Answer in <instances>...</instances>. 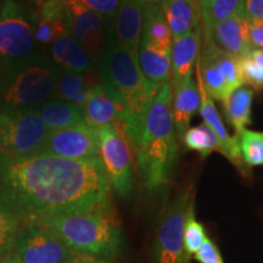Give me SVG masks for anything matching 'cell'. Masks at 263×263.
<instances>
[{
	"label": "cell",
	"instance_id": "obj_29",
	"mask_svg": "<svg viewBox=\"0 0 263 263\" xmlns=\"http://www.w3.org/2000/svg\"><path fill=\"white\" fill-rule=\"evenodd\" d=\"M235 137L246 166H263V132L245 128L238 132Z\"/></svg>",
	"mask_w": 263,
	"mask_h": 263
},
{
	"label": "cell",
	"instance_id": "obj_9",
	"mask_svg": "<svg viewBox=\"0 0 263 263\" xmlns=\"http://www.w3.org/2000/svg\"><path fill=\"white\" fill-rule=\"evenodd\" d=\"M100 157L111 188L118 196L126 197L133 189V166L130 144L116 126L98 128Z\"/></svg>",
	"mask_w": 263,
	"mask_h": 263
},
{
	"label": "cell",
	"instance_id": "obj_26",
	"mask_svg": "<svg viewBox=\"0 0 263 263\" xmlns=\"http://www.w3.org/2000/svg\"><path fill=\"white\" fill-rule=\"evenodd\" d=\"M84 123L91 128L108 126V124H120L122 122V115L120 108L114 103L112 99L105 93L103 85L95 88L89 100L83 106Z\"/></svg>",
	"mask_w": 263,
	"mask_h": 263
},
{
	"label": "cell",
	"instance_id": "obj_11",
	"mask_svg": "<svg viewBox=\"0 0 263 263\" xmlns=\"http://www.w3.org/2000/svg\"><path fill=\"white\" fill-rule=\"evenodd\" d=\"M14 254L24 263H70L76 255L58 235L38 223L24 224Z\"/></svg>",
	"mask_w": 263,
	"mask_h": 263
},
{
	"label": "cell",
	"instance_id": "obj_33",
	"mask_svg": "<svg viewBox=\"0 0 263 263\" xmlns=\"http://www.w3.org/2000/svg\"><path fill=\"white\" fill-rule=\"evenodd\" d=\"M65 4L78 5L114 22L121 0H64Z\"/></svg>",
	"mask_w": 263,
	"mask_h": 263
},
{
	"label": "cell",
	"instance_id": "obj_25",
	"mask_svg": "<svg viewBox=\"0 0 263 263\" xmlns=\"http://www.w3.org/2000/svg\"><path fill=\"white\" fill-rule=\"evenodd\" d=\"M137 58L141 72L155 89L171 81V50L140 43Z\"/></svg>",
	"mask_w": 263,
	"mask_h": 263
},
{
	"label": "cell",
	"instance_id": "obj_8",
	"mask_svg": "<svg viewBox=\"0 0 263 263\" xmlns=\"http://www.w3.org/2000/svg\"><path fill=\"white\" fill-rule=\"evenodd\" d=\"M195 66L206 91L215 100L223 103L233 91L245 84L239 59L209 41L202 39L201 51Z\"/></svg>",
	"mask_w": 263,
	"mask_h": 263
},
{
	"label": "cell",
	"instance_id": "obj_3",
	"mask_svg": "<svg viewBox=\"0 0 263 263\" xmlns=\"http://www.w3.org/2000/svg\"><path fill=\"white\" fill-rule=\"evenodd\" d=\"M141 180L150 192L170 183L178 154L172 116V85L164 83L154 98L143 133L134 147Z\"/></svg>",
	"mask_w": 263,
	"mask_h": 263
},
{
	"label": "cell",
	"instance_id": "obj_35",
	"mask_svg": "<svg viewBox=\"0 0 263 263\" xmlns=\"http://www.w3.org/2000/svg\"><path fill=\"white\" fill-rule=\"evenodd\" d=\"M195 258L200 263H224L221 256V252L217 249L215 242L207 238L203 242L202 248L197 252Z\"/></svg>",
	"mask_w": 263,
	"mask_h": 263
},
{
	"label": "cell",
	"instance_id": "obj_17",
	"mask_svg": "<svg viewBox=\"0 0 263 263\" xmlns=\"http://www.w3.org/2000/svg\"><path fill=\"white\" fill-rule=\"evenodd\" d=\"M33 35L38 45H51L62 35L68 34L67 9L64 0H47L37 16H32Z\"/></svg>",
	"mask_w": 263,
	"mask_h": 263
},
{
	"label": "cell",
	"instance_id": "obj_7",
	"mask_svg": "<svg viewBox=\"0 0 263 263\" xmlns=\"http://www.w3.org/2000/svg\"><path fill=\"white\" fill-rule=\"evenodd\" d=\"M49 133L35 107L0 108V153L14 156L39 155Z\"/></svg>",
	"mask_w": 263,
	"mask_h": 263
},
{
	"label": "cell",
	"instance_id": "obj_27",
	"mask_svg": "<svg viewBox=\"0 0 263 263\" xmlns=\"http://www.w3.org/2000/svg\"><path fill=\"white\" fill-rule=\"evenodd\" d=\"M252 100L254 90L246 87H240L223 101V110L227 121L234 128L236 133L251 124Z\"/></svg>",
	"mask_w": 263,
	"mask_h": 263
},
{
	"label": "cell",
	"instance_id": "obj_34",
	"mask_svg": "<svg viewBox=\"0 0 263 263\" xmlns=\"http://www.w3.org/2000/svg\"><path fill=\"white\" fill-rule=\"evenodd\" d=\"M239 67L245 84H249L256 90L263 89V68L261 66L249 57H244L239 59Z\"/></svg>",
	"mask_w": 263,
	"mask_h": 263
},
{
	"label": "cell",
	"instance_id": "obj_19",
	"mask_svg": "<svg viewBox=\"0 0 263 263\" xmlns=\"http://www.w3.org/2000/svg\"><path fill=\"white\" fill-rule=\"evenodd\" d=\"M201 98L193 76L172 88V116L177 134L183 139L189 129L192 118L200 110Z\"/></svg>",
	"mask_w": 263,
	"mask_h": 263
},
{
	"label": "cell",
	"instance_id": "obj_37",
	"mask_svg": "<svg viewBox=\"0 0 263 263\" xmlns=\"http://www.w3.org/2000/svg\"><path fill=\"white\" fill-rule=\"evenodd\" d=\"M249 37L252 47L263 49V21L250 24Z\"/></svg>",
	"mask_w": 263,
	"mask_h": 263
},
{
	"label": "cell",
	"instance_id": "obj_1",
	"mask_svg": "<svg viewBox=\"0 0 263 263\" xmlns=\"http://www.w3.org/2000/svg\"><path fill=\"white\" fill-rule=\"evenodd\" d=\"M111 189L100 157L0 153V205L22 224L110 207Z\"/></svg>",
	"mask_w": 263,
	"mask_h": 263
},
{
	"label": "cell",
	"instance_id": "obj_23",
	"mask_svg": "<svg viewBox=\"0 0 263 263\" xmlns=\"http://www.w3.org/2000/svg\"><path fill=\"white\" fill-rule=\"evenodd\" d=\"M39 118L49 132L61 130L84 123L83 106L62 99H49L35 107Z\"/></svg>",
	"mask_w": 263,
	"mask_h": 263
},
{
	"label": "cell",
	"instance_id": "obj_4",
	"mask_svg": "<svg viewBox=\"0 0 263 263\" xmlns=\"http://www.w3.org/2000/svg\"><path fill=\"white\" fill-rule=\"evenodd\" d=\"M45 228L58 235L74 254L112 258L122 246V233L110 207L43 219Z\"/></svg>",
	"mask_w": 263,
	"mask_h": 263
},
{
	"label": "cell",
	"instance_id": "obj_40",
	"mask_svg": "<svg viewBox=\"0 0 263 263\" xmlns=\"http://www.w3.org/2000/svg\"><path fill=\"white\" fill-rule=\"evenodd\" d=\"M0 263H24L15 254L0 256Z\"/></svg>",
	"mask_w": 263,
	"mask_h": 263
},
{
	"label": "cell",
	"instance_id": "obj_36",
	"mask_svg": "<svg viewBox=\"0 0 263 263\" xmlns=\"http://www.w3.org/2000/svg\"><path fill=\"white\" fill-rule=\"evenodd\" d=\"M244 9L250 24L263 21V0H244Z\"/></svg>",
	"mask_w": 263,
	"mask_h": 263
},
{
	"label": "cell",
	"instance_id": "obj_39",
	"mask_svg": "<svg viewBox=\"0 0 263 263\" xmlns=\"http://www.w3.org/2000/svg\"><path fill=\"white\" fill-rule=\"evenodd\" d=\"M248 57L263 68V49H254Z\"/></svg>",
	"mask_w": 263,
	"mask_h": 263
},
{
	"label": "cell",
	"instance_id": "obj_32",
	"mask_svg": "<svg viewBox=\"0 0 263 263\" xmlns=\"http://www.w3.org/2000/svg\"><path fill=\"white\" fill-rule=\"evenodd\" d=\"M24 224L0 205V256L14 254L17 238Z\"/></svg>",
	"mask_w": 263,
	"mask_h": 263
},
{
	"label": "cell",
	"instance_id": "obj_41",
	"mask_svg": "<svg viewBox=\"0 0 263 263\" xmlns=\"http://www.w3.org/2000/svg\"><path fill=\"white\" fill-rule=\"evenodd\" d=\"M197 3H199V5H200V9H201V11L202 10H205L207 6L210 5V3H211V0H197Z\"/></svg>",
	"mask_w": 263,
	"mask_h": 263
},
{
	"label": "cell",
	"instance_id": "obj_2",
	"mask_svg": "<svg viewBox=\"0 0 263 263\" xmlns=\"http://www.w3.org/2000/svg\"><path fill=\"white\" fill-rule=\"evenodd\" d=\"M98 71L103 89L122 115V122L116 127L134 149L143 133L151 103L159 90L143 74L136 55L121 45L111 32L98 62Z\"/></svg>",
	"mask_w": 263,
	"mask_h": 263
},
{
	"label": "cell",
	"instance_id": "obj_10",
	"mask_svg": "<svg viewBox=\"0 0 263 263\" xmlns=\"http://www.w3.org/2000/svg\"><path fill=\"white\" fill-rule=\"evenodd\" d=\"M192 209L194 192L189 186L171 202L161 218L156 235V263H183V233Z\"/></svg>",
	"mask_w": 263,
	"mask_h": 263
},
{
	"label": "cell",
	"instance_id": "obj_38",
	"mask_svg": "<svg viewBox=\"0 0 263 263\" xmlns=\"http://www.w3.org/2000/svg\"><path fill=\"white\" fill-rule=\"evenodd\" d=\"M70 263H112V262L107 258L95 257V256H90V255L76 254L74 257L71 259Z\"/></svg>",
	"mask_w": 263,
	"mask_h": 263
},
{
	"label": "cell",
	"instance_id": "obj_28",
	"mask_svg": "<svg viewBox=\"0 0 263 263\" xmlns=\"http://www.w3.org/2000/svg\"><path fill=\"white\" fill-rule=\"evenodd\" d=\"M183 143L185 144L188 149L197 151L202 159H205L213 151L221 153V145H219L218 138L213 133L211 128L205 123L189 128L184 134Z\"/></svg>",
	"mask_w": 263,
	"mask_h": 263
},
{
	"label": "cell",
	"instance_id": "obj_16",
	"mask_svg": "<svg viewBox=\"0 0 263 263\" xmlns=\"http://www.w3.org/2000/svg\"><path fill=\"white\" fill-rule=\"evenodd\" d=\"M195 72H196V83L200 90V98H201V104H200L199 112L201 115L203 123L207 124V126L211 128L213 133H215L217 138H218L222 155L226 156L230 162L235 164L241 172L245 173L246 172L245 162L244 160H242L241 154H240L236 137L235 136L230 137L228 134V130H227L221 115H219L218 110H217V107L215 106V103H213V99L210 97L209 93L206 91L201 81V77H200L199 72H197L196 68H195Z\"/></svg>",
	"mask_w": 263,
	"mask_h": 263
},
{
	"label": "cell",
	"instance_id": "obj_18",
	"mask_svg": "<svg viewBox=\"0 0 263 263\" xmlns=\"http://www.w3.org/2000/svg\"><path fill=\"white\" fill-rule=\"evenodd\" d=\"M202 45V28L197 27L183 37L173 39L171 47V85L177 87L180 82L193 76L194 66L199 60Z\"/></svg>",
	"mask_w": 263,
	"mask_h": 263
},
{
	"label": "cell",
	"instance_id": "obj_6",
	"mask_svg": "<svg viewBox=\"0 0 263 263\" xmlns=\"http://www.w3.org/2000/svg\"><path fill=\"white\" fill-rule=\"evenodd\" d=\"M41 54L33 35L32 16L15 0H4L0 8V70Z\"/></svg>",
	"mask_w": 263,
	"mask_h": 263
},
{
	"label": "cell",
	"instance_id": "obj_13",
	"mask_svg": "<svg viewBox=\"0 0 263 263\" xmlns=\"http://www.w3.org/2000/svg\"><path fill=\"white\" fill-rule=\"evenodd\" d=\"M65 5L67 9L70 34L87 50L98 66L106 47L112 22L82 6Z\"/></svg>",
	"mask_w": 263,
	"mask_h": 263
},
{
	"label": "cell",
	"instance_id": "obj_21",
	"mask_svg": "<svg viewBox=\"0 0 263 263\" xmlns=\"http://www.w3.org/2000/svg\"><path fill=\"white\" fill-rule=\"evenodd\" d=\"M100 84L101 80L98 70L82 73L60 71L54 95L68 103L84 106L95 88Z\"/></svg>",
	"mask_w": 263,
	"mask_h": 263
},
{
	"label": "cell",
	"instance_id": "obj_5",
	"mask_svg": "<svg viewBox=\"0 0 263 263\" xmlns=\"http://www.w3.org/2000/svg\"><path fill=\"white\" fill-rule=\"evenodd\" d=\"M59 73L51 59L42 54L0 70V108L39 106L55 94Z\"/></svg>",
	"mask_w": 263,
	"mask_h": 263
},
{
	"label": "cell",
	"instance_id": "obj_14",
	"mask_svg": "<svg viewBox=\"0 0 263 263\" xmlns=\"http://www.w3.org/2000/svg\"><path fill=\"white\" fill-rule=\"evenodd\" d=\"M250 22L244 12L202 29V39L217 45L235 58H244L254 50L249 37Z\"/></svg>",
	"mask_w": 263,
	"mask_h": 263
},
{
	"label": "cell",
	"instance_id": "obj_30",
	"mask_svg": "<svg viewBox=\"0 0 263 263\" xmlns=\"http://www.w3.org/2000/svg\"><path fill=\"white\" fill-rule=\"evenodd\" d=\"M245 14L244 0H211L201 11V28L207 29L238 14Z\"/></svg>",
	"mask_w": 263,
	"mask_h": 263
},
{
	"label": "cell",
	"instance_id": "obj_15",
	"mask_svg": "<svg viewBox=\"0 0 263 263\" xmlns=\"http://www.w3.org/2000/svg\"><path fill=\"white\" fill-rule=\"evenodd\" d=\"M153 0H121L115 15L111 34L114 38L138 57L144 9Z\"/></svg>",
	"mask_w": 263,
	"mask_h": 263
},
{
	"label": "cell",
	"instance_id": "obj_24",
	"mask_svg": "<svg viewBox=\"0 0 263 263\" xmlns=\"http://www.w3.org/2000/svg\"><path fill=\"white\" fill-rule=\"evenodd\" d=\"M172 41L166 16L161 8V0L147 3L144 9L140 43L163 50H171Z\"/></svg>",
	"mask_w": 263,
	"mask_h": 263
},
{
	"label": "cell",
	"instance_id": "obj_20",
	"mask_svg": "<svg viewBox=\"0 0 263 263\" xmlns=\"http://www.w3.org/2000/svg\"><path fill=\"white\" fill-rule=\"evenodd\" d=\"M50 54L52 62L60 71L82 73L98 70L95 61L70 33L52 43Z\"/></svg>",
	"mask_w": 263,
	"mask_h": 263
},
{
	"label": "cell",
	"instance_id": "obj_31",
	"mask_svg": "<svg viewBox=\"0 0 263 263\" xmlns=\"http://www.w3.org/2000/svg\"><path fill=\"white\" fill-rule=\"evenodd\" d=\"M207 239L205 228L200 222L196 221L194 215V209H192L186 217L185 227L183 233V263H189L192 257H195L203 242Z\"/></svg>",
	"mask_w": 263,
	"mask_h": 263
},
{
	"label": "cell",
	"instance_id": "obj_22",
	"mask_svg": "<svg viewBox=\"0 0 263 263\" xmlns=\"http://www.w3.org/2000/svg\"><path fill=\"white\" fill-rule=\"evenodd\" d=\"M161 8L172 39L183 37L201 27V9L197 0H161Z\"/></svg>",
	"mask_w": 263,
	"mask_h": 263
},
{
	"label": "cell",
	"instance_id": "obj_12",
	"mask_svg": "<svg viewBox=\"0 0 263 263\" xmlns=\"http://www.w3.org/2000/svg\"><path fill=\"white\" fill-rule=\"evenodd\" d=\"M66 160H85L99 157L98 130L82 123L66 129L50 132L45 140L43 153Z\"/></svg>",
	"mask_w": 263,
	"mask_h": 263
}]
</instances>
